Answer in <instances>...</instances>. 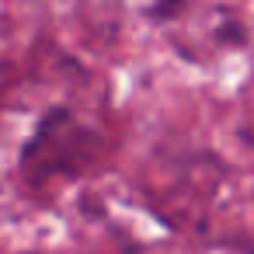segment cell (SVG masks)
Instances as JSON below:
<instances>
[{
    "label": "cell",
    "instance_id": "cell-1",
    "mask_svg": "<svg viewBox=\"0 0 254 254\" xmlns=\"http://www.w3.org/2000/svg\"><path fill=\"white\" fill-rule=\"evenodd\" d=\"M101 150V136L84 126L70 105H49L39 119L32 136L21 143L18 171L28 185H42L49 178H80Z\"/></svg>",
    "mask_w": 254,
    "mask_h": 254
},
{
    "label": "cell",
    "instance_id": "cell-2",
    "mask_svg": "<svg viewBox=\"0 0 254 254\" xmlns=\"http://www.w3.org/2000/svg\"><path fill=\"white\" fill-rule=\"evenodd\" d=\"M178 7H181V0H157V4L146 7V18H153V21H167L171 11H178Z\"/></svg>",
    "mask_w": 254,
    "mask_h": 254
}]
</instances>
